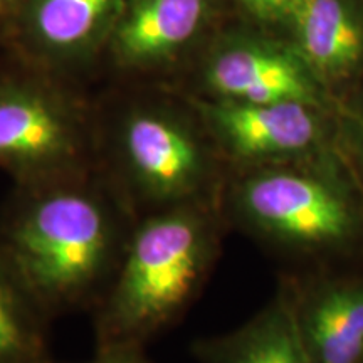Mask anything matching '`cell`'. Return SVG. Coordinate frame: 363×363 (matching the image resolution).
Listing matches in <instances>:
<instances>
[{
    "mask_svg": "<svg viewBox=\"0 0 363 363\" xmlns=\"http://www.w3.org/2000/svg\"><path fill=\"white\" fill-rule=\"evenodd\" d=\"M227 222L291 267L363 254V185L340 150L301 162L227 170Z\"/></svg>",
    "mask_w": 363,
    "mask_h": 363,
    "instance_id": "cell-3",
    "label": "cell"
},
{
    "mask_svg": "<svg viewBox=\"0 0 363 363\" xmlns=\"http://www.w3.org/2000/svg\"><path fill=\"white\" fill-rule=\"evenodd\" d=\"M335 104L363 81V0H303L284 26Z\"/></svg>",
    "mask_w": 363,
    "mask_h": 363,
    "instance_id": "cell-9",
    "label": "cell"
},
{
    "mask_svg": "<svg viewBox=\"0 0 363 363\" xmlns=\"http://www.w3.org/2000/svg\"><path fill=\"white\" fill-rule=\"evenodd\" d=\"M111 0H38L35 33L44 44L69 49L89 38Z\"/></svg>",
    "mask_w": 363,
    "mask_h": 363,
    "instance_id": "cell-13",
    "label": "cell"
},
{
    "mask_svg": "<svg viewBox=\"0 0 363 363\" xmlns=\"http://www.w3.org/2000/svg\"><path fill=\"white\" fill-rule=\"evenodd\" d=\"M104 179L138 219L184 203L220 202L227 167L179 121L135 113L121 131L116 175Z\"/></svg>",
    "mask_w": 363,
    "mask_h": 363,
    "instance_id": "cell-4",
    "label": "cell"
},
{
    "mask_svg": "<svg viewBox=\"0 0 363 363\" xmlns=\"http://www.w3.org/2000/svg\"><path fill=\"white\" fill-rule=\"evenodd\" d=\"M211 99L239 103L301 101L335 110L305 59L293 44L262 38H235L212 54L203 71Z\"/></svg>",
    "mask_w": 363,
    "mask_h": 363,
    "instance_id": "cell-8",
    "label": "cell"
},
{
    "mask_svg": "<svg viewBox=\"0 0 363 363\" xmlns=\"http://www.w3.org/2000/svg\"><path fill=\"white\" fill-rule=\"evenodd\" d=\"M6 230L4 264L40 313L98 301L135 217L103 175L24 189Z\"/></svg>",
    "mask_w": 363,
    "mask_h": 363,
    "instance_id": "cell-1",
    "label": "cell"
},
{
    "mask_svg": "<svg viewBox=\"0 0 363 363\" xmlns=\"http://www.w3.org/2000/svg\"><path fill=\"white\" fill-rule=\"evenodd\" d=\"M337 145L363 185V81L335 106Z\"/></svg>",
    "mask_w": 363,
    "mask_h": 363,
    "instance_id": "cell-14",
    "label": "cell"
},
{
    "mask_svg": "<svg viewBox=\"0 0 363 363\" xmlns=\"http://www.w3.org/2000/svg\"><path fill=\"white\" fill-rule=\"evenodd\" d=\"M279 288L313 363H363V254L291 267Z\"/></svg>",
    "mask_w": 363,
    "mask_h": 363,
    "instance_id": "cell-6",
    "label": "cell"
},
{
    "mask_svg": "<svg viewBox=\"0 0 363 363\" xmlns=\"http://www.w3.org/2000/svg\"><path fill=\"white\" fill-rule=\"evenodd\" d=\"M197 363H313L283 289L238 328L195 340Z\"/></svg>",
    "mask_w": 363,
    "mask_h": 363,
    "instance_id": "cell-10",
    "label": "cell"
},
{
    "mask_svg": "<svg viewBox=\"0 0 363 363\" xmlns=\"http://www.w3.org/2000/svg\"><path fill=\"white\" fill-rule=\"evenodd\" d=\"M52 363V362H49ZM86 363H150L143 348H99L96 357Z\"/></svg>",
    "mask_w": 363,
    "mask_h": 363,
    "instance_id": "cell-16",
    "label": "cell"
},
{
    "mask_svg": "<svg viewBox=\"0 0 363 363\" xmlns=\"http://www.w3.org/2000/svg\"><path fill=\"white\" fill-rule=\"evenodd\" d=\"M220 202H192L135 219L115 274L96 301L99 348H143L197 299L220 252Z\"/></svg>",
    "mask_w": 363,
    "mask_h": 363,
    "instance_id": "cell-2",
    "label": "cell"
},
{
    "mask_svg": "<svg viewBox=\"0 0 363 363\" xmlns=\"http://www.w3.org/2000/svg\"><path fill=\"white\" fill-rule=\"evenodd\" d=\"M0 165L24 189L89 175L69 115L30 88L0 91Z\"/></svg>",
    "mask_w": 363,
    "mask_h": 363,
    "instance_id": "cell-7",
    "label": "cell"
},
{
    "mask_svg": "<svg viewBox=\"0 0 363 363\" xmlns=\"http://www.w3.org/2000/svg\"><path fill=\"white\" fill-rule=\"evenodd\" d=\"M206 0H135L116 33V49L131 65L170 57L197 34Z\"/></svg>",
    "mask_w": 363,
    "mask_h": 363,
    "instance_id": "cell-11",
    "label": "cell"
},
{
    "mask_svg": "<svg viewBox=\"0 0 363 363\" xmlns=\"http://www.w3.org/2000/svg\"><path fill=\"white\" fill-rule=\"evenodd\" d=\"M40 313L0 262V363H49Z\"/></svg>",
    "mask_w": 363,
    "mask_h": 363,
    "instance_id": "cell-12",
    "label": "cell"
},
{
    "mask_svg": "<svg viewBox=\"0 0 363 363\" xmlns=\"http://www.w3.org/2000/svg\"><path fill=\"white\" fill-rule=\"evenodd\" d=\"M252 19L286 26L303 0H238Z\"/></svg>",
    "mask_w": 363,
    "mask_h": 363,
    "instance_id": "cell-15",
    "label": "cell"
},
{
    "mask_svg": "<svg viewBox=\"0 0 363 363\" xmlns=\"http://www.w3.org/2000/svg\"><path fill=\"white\" fill-rule=\"evenodd\" d=\"M197 110L227 170L301 162L338 148L331 108L203 99Z\"/></svg>",
    "mask_w": 363,
    "mask_h": 363,
    "instance_id": "cell-5",
    "label": "cell"
}]
</instances>
